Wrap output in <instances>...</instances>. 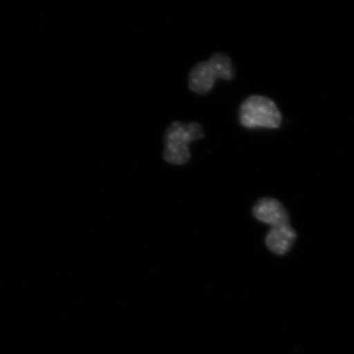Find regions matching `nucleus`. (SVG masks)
Segmentation results:
<instances>
[{
	"label": "nucleus",
	"instance_id": "nucleus-1",
	"mask_svg": "<svg viewBox=\"0 0 354 354\" xmlns=\"http://www.w3.org/2000/svg\"><path fill=\"white\" fill-rule=\"evenodd\" d=\"M204 136V130L199 123L185 124L180 121H174L165 132V162L174 165H185L190 160L189 144Z\"/></svg>",
	"mask_w": 354,
	"mask_h": 354
},
{
	"label": "nucleus",
	"instance_id": "nucleus-2",
	"mask_svg": "<svg viewBox=\"0 0 354 354\" xmlns=\"http://www.w3.org/2000/svg\"><path fill=\"white\" fill-rule=\"evenodd\" d=\"M242 127L277 129L281 127L283 116L276 102L264 95H251L242 102L239 109Z\"/></svg>",
	"mask_w": 354,
	"mask_h": 354
},
{
	"label": "nucleus",
	"instance_id": "nucleus-3",
	"mask_svg": "<svg viewBox=\"0 0 354 354\" xmlns=\"http://www.w3.org/2000/svg\"><path fill=\"white\" fill-rule=\"evenodd\" d=\"M252 213L258 221L272 225V227L290 223V216L285 206L274 198H261L254 205Z\"/></svg>",
	"mask_w": 354,
	"mask_h": 354
},
{
	"label": "nucleus",
	"instance_id": "nucleus-4",
	"mask_svg": "<svg viewBox=\"0 0 354 354\" xmlns=\"http://www.w3.org/2000/svg\"><path fill=\"white\" fill-rule=\"evenodd\" d=\"M297 234L290 225L272 227L266 237V244L272 252L283 255L292 248L297 241Z\"/></svg>",
	"mask_w": 354,
	"mask_h": 354
},
{
	"label": "nucleus",
	"instance_id": "nucleus-5",
	"mask_svg": "<svg viewBox=\"0 0 354 354\" xmlns=\"http://www.w3.org/2000/svg\"><path fill=\"white\" fill-rule=\"evenodd\" d=\"M216 76L209 62H200L189 74V88L199 95L208 94L215 85Z\"/></svg>",
	"mask_w": 354,
	"mask_h": 354
},
{
	"label": "nucleus",
	"instance_id": "nucleus-6",
	"mask_svg": "<svg viewBox=\"0 0 354 354\" xmlns=\"http://www.w3.org/2000/svg\"><path fill=\"white\" fill-rule=\"evenodd\" d=\"M212 70L215 74L216 79L230 81L234 78V68L230 58L221 53H216L209 62Z\"/></svg>",
	"mask_w": 354,
	"mask_h": 354
}]
</instances>
